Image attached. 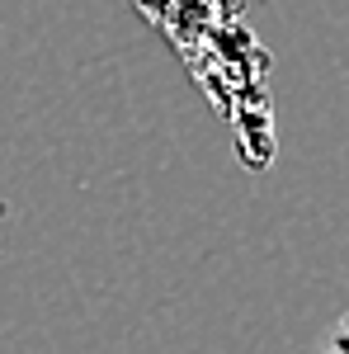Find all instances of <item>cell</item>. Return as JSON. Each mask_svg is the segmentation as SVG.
Here are the masks:
<instances>
[{"mask_svg": "<svg viewBox=\"0 0 349 354\" xmlns=\"http://www.w3.org/2000/svg\"><path fill=\"white\" fill-rule=\"evenodd\" d=\"M317 354H349V312L326 330V340H321V350H317Z\"/></svg>", "mask_w": 349, "mask_h": 354, "instance_id": "1", "label": "cell"}]
</instances>
